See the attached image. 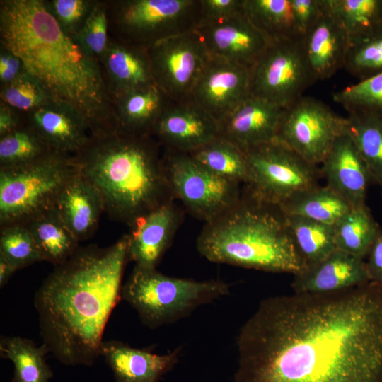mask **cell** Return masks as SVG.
Here are the masks:
<instances>
[{"label": "cell", "mask_w": 382, "mask_h": 382, "mask_svg": "<svg viewBox=\"0 0 382 382\" xmlns=\"http://www.w3.org/2000/svg\"><path fill=\"white\" fill-rule=\"evenodd\" d=\"M237 348L233 382H382V285L263 299Z\"/></svg>", "instance_id": "6da1fadb"}, {"label": "cell", "mask_w": 382, "mask_h": 382, "mask_svg": "<svg viewBox=\"0 0 382 382\" xmlns=\"http://www.w3.org/2000/svg\"><path fill=\"white\" fill-rule=\"evenodd\" d=\"M128 242L125 234L105 248L79 246L37 291L42 344L61 363L90 366L100 356L106 324L122 299Z\"/></svg>", "instance_id": "7a4b0ae2"}, {"label": "cell", "mask_w": 382, "mask_h": 382, "mask_svg": "<svg viewBox=\"0 0 382 382\" xmlns=\"http://www.w3.org/2000/svg\"><path fill=\"white\" fill-rule=\"evenodd\" d=\"M0 45L52 100L67 103L86 119L92 137L117 132L113 103L100 65L65 34L44 0L0 1Z\"/></svg>", "instance_id": "3957f363"}, {"label": "cell", "mask_w": 382, "mask_h": 382, "mask_svg": "<svg viewBox=\"0 0 382 382\" xmlns=\"http://www.w3.org/2000/svg\"><path fill=\"white\" fill-rule=\"evenodd\" d=\"M162 147L151 135L91 136L74 156L79 172L100 194L110 219L131 226L173 200L163 165Z\"/></svg>", "instance_id": "277c9868"}, {"label": "cell", "mask_w": 382, "mask_h": 382, "mask_svg": "<svg viewBox=\"0 0 382 382\" xmlns=\"http://www.w3.org/2000/svg\"><path fill=\"white\" fill-rule=\"evenodd\" d=\"M196 247L215 263L293 275L306 267L280 207L243 191L236 204L205 223Z\"/></svg>", "instance_id": "5b68a950"}, {"label": "cell", "mask_w": 382, "mask_h": 382, "mask_svg": "<svg viewBox=\"0 0 382 382\" xmlns=\"http://www.w3.org/2000/svg\"><path fill=\"white\" fill-rule=\"evenodd\" d=\"M229 294L230 285L221 280L173 277L156 268L136 265L122 288V299L151 329L180 320L199 306Z\"/></svg>", "instance_id": "8992f818"}, {"label": "cell", "mask_w": 382, "mask_h": 382, "mask_svg": "<svg viewBox=\"0 0 382 382\" xmlns=\"http://www.w3.org/2000/svg\"><path fill=\"white\" fill-rule=\"evenodd\" d=\"M72 155L52 151L32 163L0 168V227L25 225L54 207L77 171Z\"/></svg>", "instance_id": "52a82bcc"}, {"label": "cell", "mask_w": 382, "mask_h": 382, "mask_svg": "<svg viewBox=\"0 0 382 382\" xmlns=\"http://www.w3.org/2000/svg\"><path fill=\"white\" fill-rule=\"evenodd\" d=\"M109 35L148 50L195 31L202 19L201 0H105Z\"/></svg>", "instance_id": "ba28073f"}, {"label": "cell", "mask_w": 382, "mask_h": 382, "mask_svg": "<svg viewBox=\"0 0 382 382\" xmlns=\"http://www.w3.org/2000/svg\"><path fill=\"white\" fill-rule=\"evenodd\" d=\"M245 152L247 177L244 192L280 206L294 193L318 185L320 168L277 140Z\"/></svg>", "instance_id": "9c48e42d"}, {"label": "cell", "mask_w": 382, "mask_h": 382, "mask_svg": "<svg viewBox=\"0 0 382 382\" xmlns=\"http://www.w3.org/2000/svg\"><path fill=\"white\" fill-rule=\"evenodd\" d=\"M163 165L173 197L205 223L227 212L242 197L240 184L215 174L187 153L163 149Z\"/></svg>", "instance_id": "30bf717a"}, {"label": "cell", "mask_w": 382, "mask_h": 382, "mask_svg": "<svg viewBox=\"0 0 382 382\" xmlns=\"http://www.w3.org/2000/svg\"><path fill=\"white\" fill-rule=\"evenodd\" d=\"M316 81L301 41H270L250 70V94L286 108Z\"/></svg>", "instance_id": "8fae6325"}, {"label": "cell", "mask_w": 382, "mask_h": 382, "mask_svg": "<svg viewBox=\"0 0 382 382\" xmlns=\"http://www.w3.org/2000/svg\"><path fill=\"white\" fill-rule=\"evenodd\" d=\"M345 132V117L323 101L303 96L284 108L275 140L318 166Z\"/></svg>", "instance_id": "7c38bea8"}, {"label": "cell", "mask_w": 382, "mask_h": 382, "mask_svg": "<svg viewBox=\"0 0 382 382\" xmlns=\"http://www.w3.org/2000/svg\"><path fill=\"white\" fill-rule=\"evenodd\" d=\"M147 52L155 84L175 102L189 98L209 58L195 31L163 40Z\"/></svg>", "instance_id": "4fadbf2b"}, {"label": "cell", "mask_w": 382, "mask_h": 382, "mask_svg": "<svg viewBox=\"0 0 382 382\" xmlns=\"http://www.w3.org/2000/svg\"><path fill=\"white\" fill-rule=\"evenodd\" d=\"M195 32L208 54L250 69L270 40L249 21L243 10L215 20H202Z\"/></svg>", "instance_id": "5bb4252c"}, {"label": "cell", "mask_w": 382, "mask_h": 382, "mask_svg": "<svg viewBox=\"0 0 382 382\" xmlns=\"http://www.w3.org/2000/svg\"><path fill=\"white\" fill-rule=\"evenodd\" d=\"M250 95V69L210 57L187 99L218 124Z\"/></svg>", "instance_id": "9a60e30c"}, {"label": "cell", "mask_w": 382, "mask_h": 382, "mask_svg": "<svg viewBox=\"0 0 382 382\" xmlns=\"http://www.w3.org/2000/svg\"><path fill=\"white\" fill-rule=\"evenodd\" d=\"M151 136L164 150L189 154L219 137V127L190 99L170 101L154 124Z\"/></svg>", "instance_id": "2e32d148"}, {"label": "cell", "mask_w": 382, "mask_h": 382, "mask_svg": "<svg viewBox=\"0 0 382 382\" xmlns=\"http://www.w3.org/2000/svg\"><path fill=\"white\" fill-rule=\"evenodd\" d=\"M301 44L317 81L329 79L344 68L350 37L328 0L322 1L320 12L303 37Z\"/></svg>", "instance_id": "e0dca14e"}, {"label": "cell", "mask_w": 382, "mask_h": 382, "mask_svg": "<svg viewBox=\"0 0 382 382\" xmlns=\"http://www.w3.org/2000/svg\"><path fill=\"white\" fill-rule=\"evenodd\" d=\"M321 164L320 171L326 186L351 207L366 204L368 190L374 180L366 163L346 132L336 139Z\"/></svg>", "instance_id": "ac0fdd59"}, {"label": "cell", "mask_w": 382, "mask_h": 382, "mask_svg": "<svg viewBox=\"0 0 382 382\" xmlns=\"http://www.w3.org/2000/svg\"><path fill=\"white\" fill-rule=\"evenodd\" d=\"M182 210L169 201L137 219L128 234V260L143 268H156L183 219Z\"/></svg>", "instance_id": "d6986e66"}, {"label": "cell", "mask_w": 382, "mask_h": 382, "mask_svg": "<svg viewBox=\"0 0 382 382\" xmlns=\"http://www.w3.org/2000/svg\"><path fill=\"white\" fill-rule=\"evenodd\" d=\"M243 11L270 41H301L316 18L311 0H243Z\"/></svg>", "instance_id": "ffe728a7"}, {"label": "cell", "mask_w": 382, "mask_h": 382, "mask_svg": "<svg viewBox=\"0 0 382 382\" xmlns=\"http://www.w3.org/2000/svg\"><path fill=\"white\" fill-rule=\"evenodd\" d=\"M284 108L249 95L219 124V135L244 151L276 139Z\"/></svg>", "instance_id": "44dd1931"}, {"label": "cell", "mask_w": 382, "mask_h": 382, "mask_svg": "<svg viewBox=\"0 0 382 382\" xmlns=\"http://www.w3.org/2000/svg\"><path fill=\"white\" fill-rule=\"evenodd\" d=\"M32 127L50 148L57 152L75 156L88 143V125L74 107L57 100L25 113Z\"/></svg>", "instance_id": "7402d4cb"}, {"label": "cell", "mask_w": 382, "mask_h": 382, "mask_svg": "<svg viewBox=\"0 0 382 382\" xmlns=\"http://www.w3.org/2000/svg\"><path fill=\"white\" fill-rule=\"evenodd\" d=\"M369 282L365 260L336 249L294 274L291 287L297 294H325Z\"/></svg>", "instance_id": "603a6c76"}, {"label": "cell", "mask_w": 382, "mask_h": 382, "mask_svg": "<svg viewBox=\"0 0 382 382\" xmlns=\"http://www.w3.org/2000/svg\"><path fill=\"white\" fill-rule=\"evenodd\" d=\"M180 352L178 347L158 354L117 340H103L100 350L116 382H159L178 364Z\"/></svg>", "instance_id": "cb8c5ba5"}, {"label": "cell", "mask_w": 382, "mask_h": 382, "mask_svg": "<svg viewBox=\"0 0 382 382\" xmlns=\"http://www.w3.org/2000/svg\"><path fill=\"white\" fill-rule=\"evenodd\" d=\"M98 62L112 100L126 92L155 84L147 50L110 35Z\"/></svg>", "instance_id": "d4e9b609"}, {"label": "cell", "mask_w": 382, "mask_h": 382, "mask_svg": "<svg viewBox=\"0 0 382 382\" xmlns=\"http://www.w3.org/2000/svg\"><path fill=\"white\" fill-rule=\"evenodd\" d=\"M54 208L79 242L93 236L105 212L100 194L79 169L61 191Z\"/></svg>", "instance_id": "484cf974"}, {"label": "cell", "mask_w": 382, "mask_h": 382, "mask_svg": "<svg viewBox=\"0 0 382 382\" xmlns=\"http://www.w3.org/2000/svg\"><path fill=\"white\" fill-rule=\"evenodd\" d=\"M170 101L156 84L113 97L117 133L151 135L154 124Z\"/></svg>", "instance_id": "4316f807"}, {"label": "cell", "mask_w": 382, "mask_h": 382, "mask_svg": "<svg viewBox=\"0 0 382 382\" xmlns=\"http://www.w3.org/2000/svg\"><path fill=\"white\" fill-rule=\"evenodd\" d=\"M24 226L33 236L42 260L54 266L66 262L79 247V242L54 208L37 216Z\"/></svg>", "instance_id": "83f0119b"}, {"label": "cell", "mask_w": 382, "mask_h": 382, "mask_svg": "<svg viewBox=\"0 0 382 382\" xmlns=\"http://www.w3.org/2000/svg\"><path fill=\"white\" fill-rule=\"evenodd\" d=\"M286 215H296L334 225L352 207L328 186L316 185L294 193L279 206Z\"/></svg>", "instance_id": "f1b7e54d"}, {"label": "cell", "mask_w": 382, "mask_h": 382, "mask_svg": "<svg viewBox=\"0 0 382 382\" xmlns=\"http://www.w3.org/2000/svg\"><path fill=\"white\" fill-rule=\"evenodd\" d=\"M345 132L366 163L374 183L382 188V115L348 112Z\"/></svg>", "instance_id": "f546056e"}, {"label": "cell", "mask_w": 382, "mask_h": 382, "mask_svg": "<svg viewBox=\"0 0 382 382\" xmlns=\"http://www.w3.org/2000/svg\"><path fill=\"white\" fill-rule=\"evenodd\" d=\"M47 353L43 344L37 347L27 338L11 336L1 339L0 355L14 366L12 382H49L53 373L46 363Z\"/></svg>", "instance_id": "4dcf8cb0"}, {"label": "cell", "mask_w": 382, "mask_h": 382, "mask_svg": "<svg viewBox=\"0 0 382 382\" xmlns=\"http://www.w3.org/2000/svg\"><path fill=\"white\" fill-rule=\"evenodd\" d=\"M380 228L366 204L352 207L333 225L335 246L364 260Z\"/></svg>", "instance_id": "1f68e13d"}, {"label": "cell", "mask_w": 382, "mask_h": 382, "mask_svg": "<svg viewBox=\"0 0 382 382\" xmlns=\"http://www.w3.org/2000/svg\"><path fill=\"white\" fill-rule=\"evenodd\" d=\"M285 216L292 239L306 267L320 262L337 249L332 225L300 216Z\"/></svg>", "instance_id": "d6a6232c"}, {"label": "cell", "mask_w": 382, "mask_h": 382, "mask_svg": "<svg viewBox=\"0 0 382 382\" xmlns=\"http://www.w3.org/2000/svg\"><path fill=\"white\" fill-rule=\"evenodd\" d=\"M189 154L199 163L224 178L240 185L246 180L245 152L220 135Z\"/></svg>", "instance_id": "836d02e7"}, {"label": "cell", "mask_w": 382, "mask_h": 382, "mask_svg": "<svg viewBox=\"0 0 382 382\" xmlns=\"http://www.w3.org/2000/svg\"><path fill=\"white\" fill-rule=\"evenodd\" d=\"M52 151L27 123L0 137V168H15L37 161Z\"/></svg>", "instance_id": "e575fe53"}, {"label": "cell", "mask_w": 382, "mask_h": 382, "mask_svg": "<svg viewBox=\"0 0 382 382\" xmlns=\"http://www.w3.org/2000/svg\"><path fill=\"white\" fill-rule=\"evenodd\" d=\"M345 26L350 42L382 26V0H328Z\"/></svg>", "instance_id": "d590c367"}, {"label": "cell", "mask_w": 382, "mask_h": 382, "mask_svg": "<svg viewBox=\"0 0 382 382\" xmlns=\"http://www.w3.org/2000/svg\"><path fill=\"white\" fill-rule=\"evenodd\" d=\"M344 68L359 81L382 73V26L350 42Z\"/></svg>", "instance_id": "8d00e7d4"}, {"label": "cell", "mask_w": 382, "mask_h": 382, "mask_svg": "<svg viewBox=\"0 0 382 382\" xmlns=\"http://www.w3.org/2000/svg\"><path fill=\"white\" fill-rule=\"evenodd\" d=\"M332 99L347 112L382 115V73L335 92Z\"/></svg>", "instance_id": "74e56055"}, {"label": "cell", "mask_w": 382, "mask_h": 382, "mask_svg": "<svg viewBox=\"0 0 382 382\" xmlns=\"http://www.w3.org/2000/svg\"><path fill=\"white\" fill-rule=\"evenodd\" d=\"M0 254L18 270L42 260L33 236L24 225H12L1 228Z\"/></svg>", "instance_id": "f35d334b"}, {"label": "cell", "mask_w": 382, "mask_h": 382, "mask_svg": "<svg viewBox=\"0 0 382 382\" xmlns=\"http://www.w3.org/2000/svg\"><path fill=\"white\" fill-rule=\"evenodd\" d=\"M1 101L23 113L45 105L51 98L25 71L11 83L0 86Z\"/></svg>", "instance_id": "ab89813d"}, {"label": "cell", "mask_w": 382, "mask_h": 382, "mask_svg": "<svg viewBox=\"0 0 382 382\" xmlns=\"http://www.w3.org/2000/svg\"><path fill=\"white\" fill-rule=\"evenodd\" d=\"M73 39L89 57L99 60L109 39L105 0H96L83 26Z\"/></svg>", "instance_id": "60d3db41"}, {"label": "cell", "mask_w": 382, "mask_h": 382, "mask_svg": "<svg viewBox=\"0 0 382 382\" xmlns=\"http://www.w3.org/2000/svg\"><path fill=\"white\" fill-rule=\"evenodd\" d=\"M96 0H44L49 12L63 32L71 38L79 33Z\"/></svg>", "instance_id": "b9f144b4"}, {"label": "cell", "mask_w": 382, "mask_h": 382, "mask_svg": "<svg viewBox=\"0 0 382 382\" xmlns=\"http://www.w3.org/2000/svg\"><path fill=\"white\" fill-rule=\"evenodd\" d=\"M202 20H215L243 10V0H201Z\"/></svg>", "instance_id": "7bdbcfd3"}, {"label": "cell", "mask_w": 382, "mask_h": 382, "mask_svg": "<svg viewBox=\"0 0 382 382\" xmlns=\"http://www.w3.org/2000/svg\"><path fill=\"white\" fill-rule=\"evenodd\" d=\"M25 71L21 59L0 45V86L11 83Z\"/></svg>", "instance_id": "ee69618b"}, {"label": "cell", "mask_w": 382, "mask_h": 382, "mask_svg": "<svg viewBox=\"0 0 382 382\" xmlns=\"http://www.w3.org/2000/svg\"><path fill=\"white\" fill-rule=\"evenodd\" d=\"M365 261L370 282L382 285V228L381 227Z\"/></svg>", "instance_id": "f6af8a7d"}, {"label": "cell", "mask_w": 382, "mask_h": 382, "mask_svg": "<svg viewBox=\"0 0 382 382\" xmlns=\"http://www.w3.org/2000/svg\"><path fill=\"white\" fill-rule=\"evenodd\" d=\"M25 124V113L0 100V137L11 133Z\"/></svg>", "instance_id": "bcb514c9"}, {"label": "cell", "mask_w": 382, "mask_h": 382, "mask_svg": "<svg viewBox=\"0 0 382 382\" xmlns=\"http://www.w3.org/2000/svg\"><path fill=\"white\" fill-rule=\"evenodd\" d=\"M16 267L6 257L0 254V287L2 288L17 271Z\"/></svg>", "instance_id": "7dc6e473"}]
</instances>
